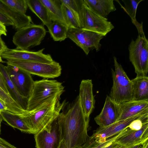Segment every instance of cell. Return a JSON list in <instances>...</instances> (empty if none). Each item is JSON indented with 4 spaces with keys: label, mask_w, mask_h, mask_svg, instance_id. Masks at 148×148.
<instances>
[{
    "label": "cell",
    "mask_w": 148,
    "mask_h": 148,
    "mask_svg": "<svg viewBox=\"0 0 148 148\" xmlns=\"http://www.w3.org/2000/svg\"><path fill=\"white\" fill-rule=\"evenodd\" d=\"M58 118L62 140L68 148H75L86 142L89 118L85 116L78 96L68 110L60 113Z\"/></svg>",
    "instance_id": "cell-1"
},
{
    "label": "cell",
    "mask_w": 148,
    "mask_h": 148,
    "mask_svg": "<svg viewBox=\"0 0 148 148\" xmlns=\"http://www.w3.org/2000/svg\"><path fill=\"white\" fill-rule=\"evenodd\" d=\"M60 97H51L34 109L20 114L33 134H35L58 117L64 104L60 103Z\"/></svg>",
    "instance_id": "cell-2"
},
{
    "label": "cell",
    "mask_w": 148,
    "mask_h": 148,
    "mask_svg": "<svg viewBox=\"0 0 148 148\" xmlns=\"http://www.w3.org/2000/svg\"><path fill=\"white\" fill-rule=\"evenodd\" d=\"M64 91L62 83L56 80L44 79L34 81L27 110L34 109L51 97L60 96Z\"/></svg>",
    "instance_id": "cell-3"
},
{
    "label": "cell",
    "mask_w": 148,
    "mask_h": 148,
    "mask_svg": "<svg viewBox=\"0 0 148 148\" xmlns=\"http://www.w3.org/2000/svg\"><path fill=\"white\" fill-rule=\"evenodd\" d=\"M114 70L112 69L113 85L110 97L118 105L133 100L132 82L121 65L114 57Z\"/></svg>",
    "instance_id": "cell-4"
},
{
    "label": "cell",
    "mask_w": 148,
    "mask_h": 148,
    "mask_svg": "<svg viewBox=\"0 0 148 148\" xmlns=\"http://www.w3.org/2000/svg\"><path fill=\"white\" fill-rule=\"evenodd\" d=\"M129 58L135 69L136 76H147L148 40L145 36L138 35L133 39L128 47Z\"/></svg>",
    "instance_id": "cell-5"
},
{
    "label": "cell",
    "mask_w": 148,
    "mask_h": 148,
    "mask_svg": "<svg viewBox=\"0 0 148 148\" xmlns=\"http://www.w3.org/2000/svg\"><path fill=\"white\" fill-rule=\"evenodd\" d=\"M46 32L43 25L31 23L17 29L13 36L12 41L16 48L28 50L30 47L40 45Z\"/></svg>",
    "instance_id": "cell-6"
},
{
    "label": "cell",
    "mask_w": 148,
    "mask_h": 148,
    "mask_svg": "<svg viewBox=\"0 0 148 148\" xmlns=\"http://www.w3.org/2000/svg\"><path fill=\"white\" fill-rule=\"evenodd\" d=\"M7 61V65L17 67L31 74L44 78H54L59 77L61 74V66L55 61L51 64L19 60Z\"/></svg>",
    "instance_id": "cell-7"
},
{
    "label": "cell",
    "mask_w": 148,
    "mask_h": 148,
    "mask_svg": "<svg viewBox=\"0 0 148 148\" xmlns=\"http://www.w3.org/2000/svg\"><path fill=\"white\" fill-rule=\"evenodd\" d=\"M103 35L80 28H68L67 37L82 49L86 54L95 49L98 51L101 46L100 40L104 37Z\"/></svg>",
    "instance_id": "cell-8"
},
{
    "label": "cell",
    "mask_w": 148,
    "mask_h": 148,
    "mask_svg": "<svg viewBox=\"0 0 148 148\" xmlns=\"http://www.w3.org/2000/svg\"><path fill=\"white\" fill-rule=\"evenodd\" d=\"M34 139L36 148H58L62 138L58 117L34 134Z\"/></svg>",
    "instance_id": "cell-9"
},
{
    "label": "cell",
    "mask_w": 148,
    "mask_h": 148,
    "mask_svg": "<svg viewBox=\"0 0 148 148\" xmlns=\"http://www.w3.org/2000/svg\"><path fill=\"white\" fill-rule=\"evenodd\" d=\"M114 28V26L107 18L95 13L88 8L84 2L83 25L82 29L100 34L105 36Z\"/></svg>",
    "instance_id": "cell-10"
},
{
    "label": "cell",
    "mask_w": 148,
    "mask_h": 148,
    "mask_svg": "<svg viewBox=\"0 0 148 148\" xmlns=\"http://www.w3.org/2000/svg\"><path fill=\"white\" fill-rule=\"evenodd\" d=\"M44 48L36 51L16 48H8L1 55L2 58L7 60H19L51 64L54 60L51 55L43 53Z\"/></svg>",
    "instance_id": "cell-11"
},
{
    "label": "cell",
    "mask_w": 148,
    "mask_h": 148,
    "mask_svg": "<svg viewBox=\"0 0 148 148\" xmlns=\"http://www.w3.org/2000/svg\"><path fill=\"white\" fill-rule=\"evenodd\" d=\"M5 69L9 77L20 94L28 99L34 81L31 74L17 67L7 65Z\"/></svg>",
    "instance_id": "cell-12"
},
{
    "label": "cell",
    "mask_w": 148,
    "mask_h": 148,
    "mask_svg": "<svg viewBox=\"0 0 148 148\" xmlns=\"http://www.w3.org/2000/svg\"><path fill=\"white\" fill-rule=\"evenodd\" d=\"M148 113V109L134 116L118 121L107 126L99 127L91 136L96 142L101 143L105 142L108 138L122 131L127 127L134 120Z\"/></svg>",
    "instance_id": "cell-13"
},
{
    "label": "cell",
    "mask_w": 148,
    "mask_h": 148,
    "mask_svg": "<svg viewBox=\"0 0 148 148\" xmlns=\"http://www.w3.org/2000/svg\"><path fill=\"white\" fill-rule=\"evenodd\" d=\"M120 115L119 105L107 96L100 113L94 118L99 127L110 125L118 121Z\"/></svg>",
    "instance_id": "cell-14"
},
{
    "label": "cell",
    "mask_w": 148,
    "mask_h": 148,
    "mask_svg": "<svg viewBox=\"0 0 148 148\" xmlns=\"http://www.w3.org/2000/svg\"><path fill=\"white\" fill-rule=\"evenodd\" d=\"M148 139V123H147L138 130H133L128 127L126 133L117 138L114 142L121 146L128 148L142 144Z\"/></svg>",
    "instance_id": "cell-15"
},
{
    "label": "cell",
    "mask_w": 148,
    "mask_h": 148,
    "mask_svg": "<svg viewBox=\"0 0 148 148\" xmlns=\"http://www.w3.org/2000/svg\"><path fill=\"white\" fill-rule=\"evenodd\" d=\"M78 97L85 116L89 118L95 108V103L91 79H83L81 81Z\"/></svg>",
    "instance_id": "cell-16"
},
{
    "label": "cell",
    "mask_w": 148,
    "mask_h": 148,
    "mask_svg": "<svg viewBox=\"0 0 148 148\" xmlns=\"http://www.w3.org/2000/svg\"><path fill=\"white\" fill-rule=\"evenodd\" d=\"M120 115L118 121L138 114L148 109V100H132L119 105Z\"/></svg>",
    "instance_id": "cell-17"
},
{
    "label": "cell",
    "mask_w": 148,
    "mask_h": 148,
    "mask_svg": "<svg viewBox=\"0 0 148 148\" xmlns=\"http://www.w3.org/2000/svg\"><path fill=\"white\" fill-rule=\"evenodd\" d=\"M0 11L13 23L17 30L32 23L30 16L18 12L6 5L0 0Z\"/></svg>",
    "instance_id": "cell-18"
},
{
    "label": "cell",
    "mask_w": 148,
    "mask_h": 148,
    "mask_svg": "<svg viewBox=\"0 0 148 148\" xmlns=\"http://www.w3.org/2000/svg\"><path fill=\"white\" fill-rule=\"evenodd\" d=\"M87 6L98 15L107 18L111 12L116 8L113 0H84Z\"/></svg>",
    "instance_id": "cell-19"
},
{
    "label": "cell",
    "mask_w": 148,
    "mask_h": 148,
    "mask_svg": "<svg viewBox=\"0 0 148 148\" xmlns=\"http://www.w3.org/2000/svg\"><path fill=\"white\" fill-rule=\"evenodd\" d=\"M132 82L133 100H148V77L136 76L131 80Z\"/></svg>",
    "instance_id": "cell-20"
},
{
    "label": "cell",
    "mask_w": 148,
    "mask_h": 148,
    "mask_svg": "<svg viewBox=\"0 0 148 148\" xmlns=\"http://www.w3.org/2000/svg\"><path fill=\"white\" fill-rule=\"evenodd\" d=\"M1 71L9 94L12 98L17 102L25 110H27L28 99L21 96L10 79L5 69V66L0 63Z\"/></svg>",
    "instance_id": "cell-21"
},
{
    "label": "cell",
    "mask_w": 148,
    "mask_h": 148,
    "mask_svg": "<svg viewBox=\"0 0 148 148\" xmlns=\"http://www.w3.org/2000/svg\"><path fill=\"white\" fill-rule=\"evenodd\" d=\"M0 112L3 120L12 127L16 128L22 132L33 134L32 130L22 119L20 114H15L7 110Z\"/></svg>",
    "instance_id": "cell-22"
},
{
    "label": "cell",
    "mask_w": 148,
    "mask_h": 148,
    "mask_svg": "<svg viewBox=\"0 0 148 148\" xmlns=\"http://www.w3.org/2000/svg\"><path fill=\"white\" fill-rule=\"evenodd\" d=\"M40 1L46 8L52 21H56L67 27L63 16L59 0Z\"/></svg>",
    "instance_id": "cell-23"
},
{
    "label": "cell",
    "mask_w": 148,
    "mask_h": 148,
    "mask_svg": "<svg viewBox=\"0 0 148 148\" xmlns=\"http://www.w3.org/2000/svg\"><path fill=\"white\" fill-rule=\"evenodd\" d=\"M29 9L42 21L47 28L51 24L52 21L47 10L40 0H26Z\"/></svg>",
    "instance_id": "cell-24"
},
{
    "label": "cell",
    "mask_w": 148,
    "mask_h": 148,
    "mask_svg": "<svg viewBox=\"0 0 148 148\" xmlns=\"http://www.w3.org/2000/svg\"><path fill=\"white\" fill-rule=\"evenodd\" d=\"M124 6H122L121 4V8L131 18L132 23L136 27L138 35H145L143 28V22L139 23L137 21L136 14L137 8L139 3L143 0H122Z\"/></svg>",
    "instance_id": "cell-25"
},
{
    "label": "cell",
    "mask_w": 148,
    "mask_h": 148,
    "mask_svg": "<svg viewBox=\"0 0 148 148\" xmlns=\"http://www.w3.org/2000/svg\"><path fill=\"white\" fill-rule=\"evenodd\" d=\"M70 10L75 16L79 23L80 28L83 25L84 0H59Z\"/></svg>",
    "instance_id": "cell-26"
},
{
    "label": "cell",
    "mask_w": 148,
    "mask_h": 148,
    "mask_svg": "<svg viewBox=\"0 0 148 148\" xmlns=\"http://www.w3.org/2000/svg\"><path fill=\"white\" fill-rule=\"evenodd\" d=\"M48 29L54 41L61 42L67 38L68 27L63 24L56 21H52Z\"/></svg>",
    "instance_id": "cell-27"
},
{
    "label": "cell",
    "mask_w": 148,
    "mask_h": 148,
    "mask_svg": "<svg viewBox=\"0 0 148 148\" xmlns=\"http://www.w3.org/2000/svg\"><path fill=\"white\" fill-rule=\"evenodd\" d=\"M0 99L6 104L7 110L13 113L20 114L25 112V110L0 86Z\"/></svg>",
    "instance_id": "cell-28"
},
{
    "label": "cell",
    "mask_w": 148,
    "mask_h": 148,
    "mask_svg": "<svg viewBox=\"0 0 148 148\" xmlns=\"http://www.w3.org/2000/svg\"><path fill=\"white\" fill-rule=\"evenodd\" d=\"M125 129L117 134L111 137L103 143H99L95 141L91 136H89L86 142L82 145L75 148H104L111 144L117 138L124 135L126 133Z\"/></svg>",
    "instance_id": "cell-29"
},
{
    "label": "cell",
    "mask_w": 148,
    "mask_h": 148,
    "mask_svg": "<svg viewBox=\"0 0 148 148\" xmlns=\"http://www.w3.org/2000/svg\"><path fill=\"white\" fill-rule=\"evenodd\" d=\"M61 7L64 20L68 28H80L77 18L68 7L61 3Z\"/></svg>",
    "instance_id": "cell-30"
},
{
    "label": "cell",
    "mask_w": 148,
    "mask_h": 148,
    "mask_svg": "<svg viewBox=\"0 0 148 148\" xmlns=\"http://www.w3.org/2000/svg\"><path fill=\"white\" fill-rule=\"evenodd\" d=\"M4 4L19 12L25 14L28 6L26 0H0Z\"/></svg>",
    "instance_id": "cell-31"
},
{
    "label": "cell",
    "mask_w": 148,
    "mask_h": 148,
    "mask_svg": "<svg viewBox=\"0 0 148 148\" xmlns=\"http://www.w3.org/2000/svg\"><path fill=\"white\" fill-rule=\"evenodd\" d=\"M0 22L5 25L13 26L12 22L0 11Z\"/></svg>",
    "instance_id": "cell-32"
},
{
    "label": "cell",
    "mask_w": 148,
    "mask_h": 148,
    "mask_svg": "<svg viewBox=\"0 0 148 148\" xmlns=\"http://www.w3.org/2000/svg\"><path fill=\"white\" fill-rule=\"evenodd\" d=\"M0 148H17L0 137Z\"/></svg>",
    "instance_id": "cell-33"
},
{
    "label": "cell",
    "mask_w": 148,
    "mask_h": 148,
    "mask_svg": "<svg viewBox=\"0 0 148 148\" xmlns=\"http://www.w3.org/2000/svg\"><path fill=\"white\" fill-rule=\"evenodd\" d=\"M0 86L7 93L9 94V93L7 89L5 80L3 75L0 71Z\"/></svg>",
    "instance_id": "cell-34"
},
{
    "label": "cell",
    "mask_w": 148,
    "mask_h": 148,
    "mask_svg": "<svg viewBox=\"0 0 148 148\" xmlns=\"http://www.w3.org/2000/svg\"><path fill=\"white\" fill-rule=\"evenodd\" d=\"M7 30L5 26L0 22V37L2 35L6 36Z\"/></svg>",
    "instance_id": "cell-35"
},
{
    "label": "cell",
    "mask_w": 148,
    "mask_h": 148,
    "mask_svg": "<svg viewBox=\"0 0 148 148\" xmlns=\"http://www.w3.org/2000/svg\"><path fill=\"white\" fill-rule=\"evenodd\" d=\"M7 110V107L5 103L0 99V112Z\"/></svg>",
    "instance_id": "cell-36"
},
{
    "label": "cell",
    "mask_w": 148,
    "mask_h": 148,
    "mask_svg": "<svg viewBox=\"0 0 148 148\" xmlns=\"http://www.w3.org/2000/svg\"><path fill=\"white\" fill-rule=\"evenodd\" d=\"M120 145L113 142L111 144L106 146L104 148H118Z\"/></svg>",
    "instance_id": "cell-37"
},
{
    "label": "cell",
    "mask_w": 148,
    "mask_h": 148,
    "mask_svg": "<svg viewBox=\"0 0 148 148\" xmlns=\"http://www.w3.org/2000/svg\"><path fill=\"white\" fill-rule=\"evenodd\" d=\"M58 148H68L62 140Z\"/></svg>",
    "instance_id": "cell-38"
},
{
    "label": "cell",
    "mask_w": 148,
    "mask_h": 148,
    "mask_svg": "<svg viewBox=\"0 0 148 148\" xmlns=\"http://www.w3.org/2000/svg\"><path fill=\"white\" fill-rule=\"evenodd\" d=\"M142 148H148V139L142 144Z\"/></svg>",
    "instance_id": "cell-39"
},
{
    "label": "cell",
    "mask_w": 148,
    "mask_h": 148,
    "mask_svg": "<svg viewBox=\"0 0 148 148\" xmlns=\"http://www.w3.org/2000/svg\"><path fill=\"white\" fill-rule=\"evenodd\" d=\"M142 144H140L131 146L129 147L128 148H142Z\"/></svg>",
    "instance_id": "cell-40"
},
{
    "label": "cell",
    "mask_w": 148,
    "mask_h": 148,
    "mask_svg": "<svg viewBox=\"0 0 148 148\" xmlns=\"http://www.w3.org/2000/svg\"><path fill=\"white\" fill-rule=\"evenodd\" d=\"M3 120L2 117L1 116V114L0 112V134L1 133V123L2 120Z\"/></svg>",
    "instance_id": "cell-41"
},
{
    "label": "cell",
    "mask_w": 148,
    "mask_h": 148,
    "mask_svg": "<svg viewBox=\"0 0 148 148\" xmlns=\"http://www.w3.org/2000/svg\"><path fill=\"white\" fill-rule=\"evenodd\" d=\"M118 148H128L120 145Z\"/></svg>",
    "instance_id": "cell-42"
}]
</instances>
